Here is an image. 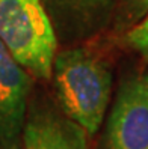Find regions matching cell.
I'll list each match as a JSON object with an SVG mask.
<instances>
[{"instance_id":"cell-1","label":"cell","mask_w":148,"mask_h":149,"mask_svg":"<svg viewBox=\"0 0 148 149\" xmlns=\"http://www.w3.org/2000/svg\"><path fill=\"white\" fill-rule=\"evenodd\" d=\"M53 75L62 113L88 134H95L112 93L107 65L89 50L71 48L55 56Z\"/></svg>"},{"instance_id":"cell-2","label":"cell","mask_w":148,"mask_h":149,"mask_svg":"<svg viewBox=\"0 0 148 149\" xmlns=\"http://www.w3.org/2000/svg\"><path fill=\"white\" fill-rule=\"evenodd\" d=\"M0 41L27 72L51 77L58 44L41 0H0Z\"/></svg>"},{"instance_id":"cell-3","label":"cell","mask_w":148,"mask_h":149,"mask_svg":"<svg viewBox=\"0 0 148 149\" xmlns=\"http://www.w3.org/2000/svg\"><path fill=\"white\" fill-rule=\"evenodd\" d=\"M104 149H148V71L121 84L107 119Z\"/></svg>"},{"instance_id":"cell-4","label":"cell","mask_w":148,"mask_h":149,"mask_svg":"<svg viewBox=\"0 0 148 149\" xmlns=\"http://www.w3.org/2000/svg\"><path fill=\"white\" fill-rule=\"evenodd\" d=\"M30 77L0 41V149H21Z\"/></svg>"},{"instance_id":"cell-5","label":"cell","mask_w":148,"mask_h":149,"mask_svg":"<svg viewBox=\"0 0 148 149\" xmlns=\"http://www.w3.org/2000/svg\"><path fill=\"white\" fill-rule=\"evenodd\" d=\"M88 136L64 113L33 107L24 122L21 149H89Z\"/></svg>"},{"instance_id":"cell-6","label":"cell","mask_w":148,"mask_h":149,"mask_svg":"<svg viewBox=\"0 0 148 149\" xmlns=\"http://www.w3.org/2000/svg\"><path fill=\"white\" fill-rule=\"evenodd\" d=\"M148 14V0H123L118 27H133Z\"/></svg>"},{"instance_id":"cell-7","label":"cell","mask_w":148,"mask_h":149,"mask_svg":"<svg viewBox=\"0 0 148 149\" xmlns=\"http://www.w3.org/2000/svg\"><path fill=\"white\" fill-rule=\"evenodd\" d=\"M126 42L136 53L148 59V14L126 33Z\"/></svg>"},{"instance_id":"cell-8","label":"cell","mask_w":148,"mask_h":149,"mask_svg":"<svg viewBox=\"0 0 148 149\" xmlns=\"http://www.w3.org/2000/svg\"><path fill=\"white\" fill-rule=\"evenodd\" d=\"M76 6L85 11H103L112 3V0H73Z\"/></svg>"}]
</instances>
